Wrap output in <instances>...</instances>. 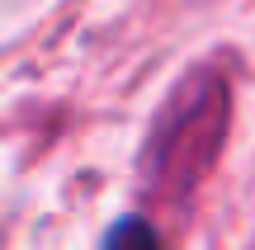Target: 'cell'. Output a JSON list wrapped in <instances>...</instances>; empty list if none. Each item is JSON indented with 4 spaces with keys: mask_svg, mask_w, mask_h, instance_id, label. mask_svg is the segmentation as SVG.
<instances>
[{
    "mask_svg": "<svg viewBox=\"0 0 255 250\" xmlns=\"http://www.w3.org/2000/svg\"><path fill=\"white\" fill-rule=\"evenodd\" d=\"M104 250H161V232L146 217H119L104 236Z\"/></svg>",
    "mask_w": 255,
    "mask_h": 250,
    "instance_id": "1",
    "label": "cell"
}]
</instances>
